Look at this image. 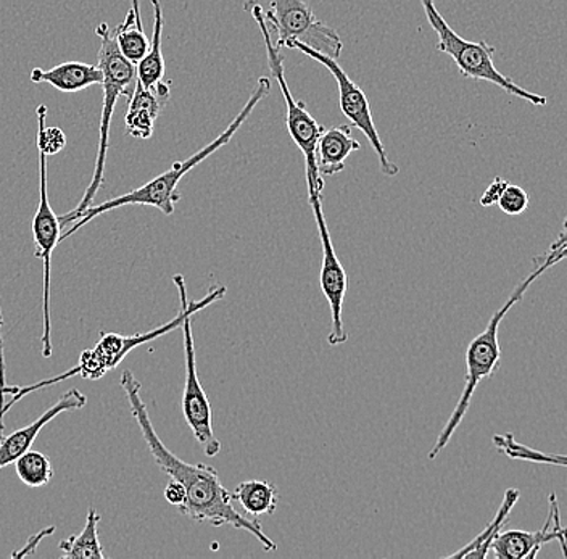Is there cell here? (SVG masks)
Returning a JSON list of instances; mask_svg holds the SVG:
<instances>
[{
	"instance_id": "6da1fadb",
	"label": "cell",
	"mask_w": 567,
	"mask_h": 559,
	"mask_svg": "<svg viewBox=\"0 0 567 559\" xmlns=\"http://www.w3.org/2000/svg\"><path fill=\"white\" fill-rule=\"evenodd\" d=\"M120 385L159 470L169 479L179 483L186 490V500L177 509L195 522H208L215 527L233 526L234 529L246 530L264 545L265 551H276L278 545L266 536L261 524L234 508L230 491L223 486L215 468L202 463L193 465V463L183 462L163 444L152 424L147 405L142 400V384L136 380L133 371H123Z\"/></svg>"
},
{
	"instance_id": "7a4b0ae2",
	"label": "cell",
	"mask_w": 567,
	"mask_h": 559,
	"mask_svg": "<svg viewBox=\"0 0 567 559\" xmlns=\"http://www.w3.org/2000/svg\"><path fill=\"white\" fill-rule=\"evenodd\" d=\"M173 282H175L181 299V311L176 314V318H173V320L168 321L166 324L159 325V328L144 332V334L122 335L116 334V332H102L101 341L95 343L92 349L84 350V352L81 353L76 366L65 371V373L59 374V376L51 377V380H42L35 382V384L27 385V387H20V391H18L9 402L3 403L2 408H0V438L3 437V417H6L7 413H9L21 398L34 394V392L41 391V389L52 387V385L59 384V382L69 381L74 376H81L89 381L101 380L109 371L120 366V363L126 359L127 353L133 352L134 349L144 345V343L157 341L162 335L181 328L184 318L189 317V314H195L197 311L204 310V308L210 307L212 303L218 302V300H221L223 297L226 296V290H228L225 286H213L210 292H208L204 299L189 300L184 276H173Z\"/></svg>"
},
{
	"instance_id": "3957f363",
	"label": "cell",
	"mask_w": 567,
	"mask_h": 559,
	"mask_svg": "<svg viewBox=\"0 0 567 559\" xmlns=\"http://www.w3.org/2000/svg\"><path fill=\"white\" fill-rule=\"evenodd\" d=\"M566 257V228L563 229L558 240L553 244L551 249L548 250L547 255L538 258L535 263V270L513 290L509 299L506 300L505 306L495 311L494 317L488 321L487 329L482 334L473 339V342L467 346L466 352V381H464V389L461 392L458 403H456L455 410L443 426L441 435H439L437 442H435L434 448L429 452V459H435L443 448L449 445L452 441L453 434L458 429L460 424L463 423L464 416H466L467 410H470L471 402H473L474 392H476L477 385L484 380H491L496 373H498L499 366H502V350H499L498 342V329L502 321L505 320L506 313L520 299L524 293L529 290L530 286L548 271L549 268L558 265L559 261L565 260Z\"/></svg>"
},
{
	"instance_id": "277c9868",
	"label": "cell",
	"mask_w": 567,
	"mask_h": 559,
	"mask_svg": "<svg viewBox=\"0 0 567 559\" xmlns=\"http://www.w3.org/2000/svg\"><path fill=\"white\" fill-rule=\"evenodd\" d=\"M271 80L261 76L260 80H258L257 87H255V91L251 92L250 97H248L247 104L240 110L239 115L230 122V125L226 127L215 141L202 147L200 151L195 152L193 157L187 158V161L173 163L168 172L162 173L157 178L148 180V183L141 186L140 189L131 190V193L115 197V199L112 200H106L104 204L91 205V207L84 211L83 217L78 219L76 222H73V225L60 236V244L69 239V237L76 235V232L89 225L92 219L109 214V211L116 210V208L126 207V205L154 207L162 211L163 215H166V217H172V215L175 214L177 201L181 200V194L177 193V186H179L181 179H183L190 169L200 165L202 162L207 161L210 155L215 154L219 148L225 147V145L233 139L234 134L247 122L251 112H254L257 105L271 92Z\"/></svg>"
},
{
	"instance_id": "5b68a950",
	"label": "cell",
	"mask_w": 567,
	"mask_h": 559,
	"mask_svg": "<svg viewBox=\"0 0 567 559\" xmlns=\"http://www.w3.org/2000/svg\"><path fill=\"white\" fill-rule=\"evenodd\" d=\"M95 34L101 39V48H99L97 52V66L102 70V74H104V80L101 83L102 90H104V108H102L101 126H99L97 161H95L94 175H92L91 184H89L83 199L69 214L59 217L62 228H70L73 222L83 217L84 211L91 205H94L95 196H97L101 187L104 186L112 116L115 113L120 99H130L134 87H136V65H133L130 60L124 59L122 52H120L109 23L104 21V23L97 24Z\"/></svg>"
},
{
	"instance_id": "8992f818",
	"label": "cell",
	"mask_w": 567,
	"mask_h": 559,
	"mask_svg": "<svg viewBox=\"0 0 567 559\" xmlns=\"http://www.w3.org/2000/svg\"><path fill=\"white\" fill-rule=\"evenodd\" d=\"M244 9L250 12L251 19L260 28L261 37L265 39L266 55H268L269 72L278 81L279 87L286 102L287 130L293 143L300 148L305 157V172H307L308 199L321 197L324 189V180L319 176L317 168V144L324 126L319 125L307 110V105L293 97L286 81L281 51L271 41V30L265 21L264 6L260 0H247Z\"/></svg>"
},
{
	"instance_id": "52a82bcc",
	"label": "cell",
	"mask_w": 567,
	"mask_h": 559,
	"mask_svg": "<svg viewBox=\"0 0 567 559\" xmlns=\"http://www.w3.org/2000/svg\"><path fill=\"white\" fill-rule=\"evenodd\" d=\"M421 2H423L425 19L439 37L435 49L452 56L453 62L456 63L460 73L464 77L487 81V83L498 86L499 90L508 92L509 95H516V97L529 102L534 107H545L548 104L547 97L517 86L512 77L505 76L496 69L494 63L496 49L494 45L485 41H466V39L458 37L456 31L449 27L439 10L435 9L434 0H421Z\"/></svg>"
},
{
	"instance_id": "ba28073f",
	"label": "cell",
	"mask_w": 567,
	"mask_h": 559,
	"mask_svg": "<svg viewBox=\"0 0 567 559\" xmlns=\"http://www.w3.org/2000/svg\"><path fill=\"white\" fill-rule=\"evenodd\" d=\"M265 21L278 34L276 48L281 51L289 41L303 42L313 51L339 59L343 42L334 28L322 23L305 0H266Z\"/></svg>"
},
{
	"instance_id": "9c48e42d",
	"label": "cell",
	"mask_w": 567,
	"mask_h": 559,
	"mask_svg": "<svg viewBox=\"0 0 567 559\" xmlns=\"http://www.w3.org/2000/svg\"><path fill=\"white\" fill-rule=\"evenodd\" d=\"M284 48L300 51L301 54L310 56L311 60L321 63L322 66L329 70V73L334 76L337 87H339L340 110H342L343 115L370 141L371 147L374 148L375 155H378L382 173L385 176H395L399 173V165L389 161L388 148L384 147V143L379 136L378 127H375L374 120H372L371 105L363 90L350 80L349 74L337 63L336 59L313 51L300 41H289Z\"/></svg>"
},
{
	"instance_id": "30bf717a",
	"label": "cell",
	"mask_w": 567,
	"mask_h": 559,
	"mask_svg": "<svg viewBox=\"0 0 567 559\" xmlns=\"http://www.w3.org/2000/svg\"><path fill=\"white\" fill-rule=\"evenodd\" d=\"M39 152V204L33 217V239L35 244V258L42 260L44 267V286H42V356H52V323H51V268L52 255L60 244L62 226L53 211L48 194V155Z\"/></svg>"
},
{
	"instance_id": "8fae6325",
	"label": "cell",
	"mask_w": 567,
	"mask_h": 559,
	"mask_svg": "<svg viewBox=\"0 0 567 559\" xmlns=\"http://www.w3.org/2000/svg\"><path fill=\"white\" fill-rule=\"evenodd\" d=\"M184 364H186V381L183 391V415L187 426L190 427L195 438L205 455H218L221 452V442L213 433V415L210 400L202 387L200 377L197 373V359H195V346L193 335V314L184 318L183 324Z\"/></svg>"
},
{
	"instance_id": "7c38bea8",
	"label": "cell",
	"mask_w": 567,
	"mask_h": 559,
	"mask_svg": "<svg viewBox=\"0 0 567 559\" xmlns=\"http://www.w3.org/2000/svg\"><path fill=\"white\" fill-rule=\"evenodd\" d=\"M313 208L315 219L319 231V239L322 246V267H321V290L328 299L331 307L332 328L329 334V345H342L349 341L346 328H343L342 311L346 302L347 289H349V276L343 270L339 257H337L334 246H332L331 235H329L328 225H326L324 214H322L321 197L310 199Z\"/></svg>"
},
{
	"instance_id": "4fadbf2b",
	"label": "cell",
	"mask_w": 567,
	"mask_h": 559,
	"mask_svg": "<svg viewBox=\"0 0 567 559\" xmlns=\"http://www.w3.org/2000/svg\"><path fill=\"white\" fill-rule=\"evenodd\" d=\"M549 515L544 529L537 532H527V530H499L495 539L492 540L491 550L498 559H523L535 558L544 545L549 541H559L563 555L567 557L566 550V529L561 526V515H559V505L556 494H549Z\"/></svg>"
},
{
	"instance_id": "5bb4252c",
	"label": "cell",
	"mask_w": 567,
	"mask_h": 559,
	"mask_svg": "<svg viewBox=\"0 0 567 559\" xmlns=\"http://www.w3.org/2000/svg\"><path fill=\"white\" fill-rule=\"evenodd\" d=\"M86 403L87 397L80 389H70L55 405H52L48 412L42 413L34 423L21 427L16 433L3 435L0 438V470L6 468V466L13 465L23 453L31 451L35 438H38V435L41 434V431L51 421L62 415V413L76 412V410L84 408Z\"/></svg>"
},
{
	"instance_id": "9a60e30c",
	"label": "cell",
	"mask_w": 567,
	"mask_h": 559,
	"mask_svg": "<svg viewBox=\"0 0 567 559\" xmlns=\"http://www.w3.org/2000/svg\"><path fill=\"white\" fill-rule=\"evenodd\" d=\"M172 97V84L158 81L155 86L144 87L136 81L127 105V134L136 139H151L154 136L155 122Z\"/></svg>"
},
{
	"instance_id": "2e32d148",
	"label": "cell",
	"mask_w": 567,
	"mask_h": 559,
	"mask_svg": "<svg viewBox=\"0 0 567 559\" xmlns=\"http://www.w3.org/2000/svg\"><path fill=\"white\" fill-rule=\"evenodd\" d=\"M104 74L97 65L84 62H65L51 70L34 69L31 81L35 84L48 83L56 91L73 94L91 86H101Z\"/></svg>"
},
{
	"instance_id": "e0dca14e",
	"label": "cell",
	"mask_w": 567,
	"mask_h": 559,
	"mask_svg": "<svg viewBox=\"0 0 567 559\" xmlns=\"http://www.w3.org/2000/svg\"><path fill=\"white\" fill-rule=\"evenodd\" d=\"M361 144L352 136L349 125L332 126L322 131L317 144L319 176H332L346 169V161L360 151Z\"/></svg>"
},
{
	"instance_id": "ac0fdd59",
	"label": "cell",
	"mask_w": 567,
	"mask_h": 559,
	"mask_svg": "<svg viewBox=\"0 0 567 559\" xmlns=\"http://www.w3.org/2000/svg\"><path fill=\"white\" fill-rule=\"evenodd\" d=\"M112 31L124 59L130 60L133 65H137L147 54L148 45H151L147 34L142 28L141 0H131V9L126 13V19Z\"/></svg>"
},
{
	"instance_id": "d6986e66",
	"label": "cell",
	"mask_w": 567,
	"mask_h": 559,
	"mask_svg": "<svg viewBox=\"0 0 567 559\" xmlns=\"http://www.w3.org/2000/svg\"><path fill=\"white\" fill-rule=\"evenodd\" d=\"M233 501L243 506L250 518L275 515L279 504V491L268 480H247L230 491Z\"/></svg>"
},
{
	"instance_id": "ffe728a7",
	"label": "cell",
	"mask_w": 567,
	"mask_h": 559,
	"mask_svg": "<svg viewBox=\"0 0 567 559\" xmlns=\"http://www.w3.org/2000/svg\"><path fill=\"white\" fill-rule=\"evenodd\" d=\"M154 6V31H152L151 45L147 54L136 65L137 81L144 87H152L165 77V59L162 52L163 7L159 0H152Z\"/></svg>"
},
{
	"instance_id": "44dd1931",
	"label": "cell",
	"mask_w": 567,
	"mask_h": 559,
	"mask_svg": "<svg viewBox=\"0 0 567 559\" xmlns=\"http://www.w3.org/2000/svg\"><path fill=\"white\" fill-rule=\"evenodd\" d=\"M520 491L517 488H508L506 490L505 497H503V504L499 506L498 513L494 518V521L488 522V526L482 530L481 534L467 544L466 547L461 548L456 553L450 555L449 558H485L491 551L492 540L495 539L496 534L503 529V526L508 524L509 515H512V509L516 506L517 500H519Z\"/></svg>"
},
{
	"instance_id": "7402d4cb",
	"label": "cell",
	"mask_w": 567,
	"mask_h": 559,
	"mask_svg": "<svg viewBox=\"0 0 567 559\" xmlns=\"http://www.w3.org/2000/svg\"><path fill=\"white\" fill-rule=\"evenodd\" d=\"M99 522L101 515L94 508H89L86 524L78 536L60 541L59 548L65 559H105L99 540Z\"/></svg>"
},
{
	"instance_id": "603a6c76",
	"label": "cell",
	"mask_w": 567,
	"mask_h": 559,
	"mask_svg": "<svg viewBox=\"0 0 567 559\" xmlns=\"http://www.w3.org/2000/svg\"><path fill=\"white\" fill-rule=\"evenodd\" d=\"M16 470L18 479L28 487H44L51 483L53 468L51 458L42 452L28 451L17 459Z\"/></svg>"
},
{
	"instance_id": "cb8c5ba5",
	"label": "cell",
	"mask_w": 567,
	"mask_h": 559,
	"mask_svg": "<svg viewBox=\"0 0 567 559\" xmlns=\"http://www.w3.org/2000/svg\"><path fill=\"white\" fill-rule=\"evenodd\" d=\"M494 444L499 452L505 453L508 458L519 462L538 463V465H555L566 468V455H545L514 441L512 433L494 435Z\"/></svg>"
},
{
	"instance_id": "d4e9b609",
	"label": "cell",
	"mask_w": 567,
	"mask_h": 559,
	"mask_svg": "<svg viewBox=\"0 0 567 559\" xmlns=\"http://www.w3.org/2000/svg\"><path fill=\"white\" fill-rule=\"evenodd\" d=\"M38 151L44 152L48 157L60 154L66 147V136L63 130L48 126V107L44 104L38 107Z\"/></svg>"
},
{
	"instance_id": "484cf974",
	"label": "cell",
	"mask_w": 567,
	"mask_h": 559,
	"mask_svg": "<svg viewBox=\"0 0 567 559\" xmlns=\"http://www.w3.org/2000/svg\"><path fill=\"white\" fill-rule=\"evenodd\" d=\"M529 194L523 187L513 186V184L506 186L502 197L496 201V205L502 208L503 214L512 215V217L523 215L527 207H529Z\"/></svg>"
},
{
	"instance_id": "4316f807",
	"label": "cell",
	"mask_w": 567,
	"mask_h": 559,
	"mask_svg": "<svg viewBox=\"0 0 567 559\" xmlns=\"http://www.w3.org/2000/svg\"><path fill=\"white\" fill-rule=\"evenodd\" d=\"M508 184V180L496 176V178L492 180L491 186H488L487 189H485V193L482 194V207H492V205H496V201H498L499 197H502L503 190L506 189Z\"/></svg>"
},
{
	"instance_id": "83f0119b",
	"label": "cell",
	"mask_w": 567,
	"mask_h": 559,
	"mask_svg": "<svg viewBox=\"0 0 567 559\" xmlns=\"http://www.w3.org/2000/svg\"><path fill=\"white\" fill-rule=\"evenodd\" d=\"M165 498L169 505L177 506L179 508L181 505L186 500V490L181 486L176 480H169L168 486L165 487Z\"/></svg>"
},
{
	"instance_id": "f1b7e54d",
	"label": "cell",
	"mask_w": 567,
	"mask_h": 559,
	"mask_svg": "<svg viewBox=\"0 0 567 559\" xmlns=\"http://www.w3.org/2000/svg\"><path fill=\"white\" fill-rule=\"evenodd\" d=\"M53 530H55V527H49V529L41 530V532L34 534L33 537H31L30 540H28V544L24 545L23 548H21L20 551H16V553L12 555L13 558H23L28 557V555H33L35 551V548H38L39 541L44 539V537L52 536Z\"/></svg>"
},
{
	"instance_id": "f546056e",
	"label": "cell",
	"mask_w": 567,
	"mask_h": 559,
	"mask_svg": "<svg viewBox=\"0 0 567 559\" xmlns=\"http://www.w3.org/2000/svg\"><path fill=\"white\" fill-rule=\"evenodd\" d=\"M3 313L2 306H0V387H7L6 380V341H3Z\"/></svg>"
},
{
	"instance_id": "4dcf8cb0",
	"label": "cell",
	"mask_w": 567,
	"mask_h": 559,
	"mask_svg": "<svg viewBox=\"0 0 567 559\" xmlns=\"http://www.w3.org/2000/svg\"><path fill=\"white\" fill-rule=\"evenodd\" d=\"M18 391H20V387H17V385L0 387V408H2L3 403H6L7 395H16Z\"/></svg>"
}]
</instances>
